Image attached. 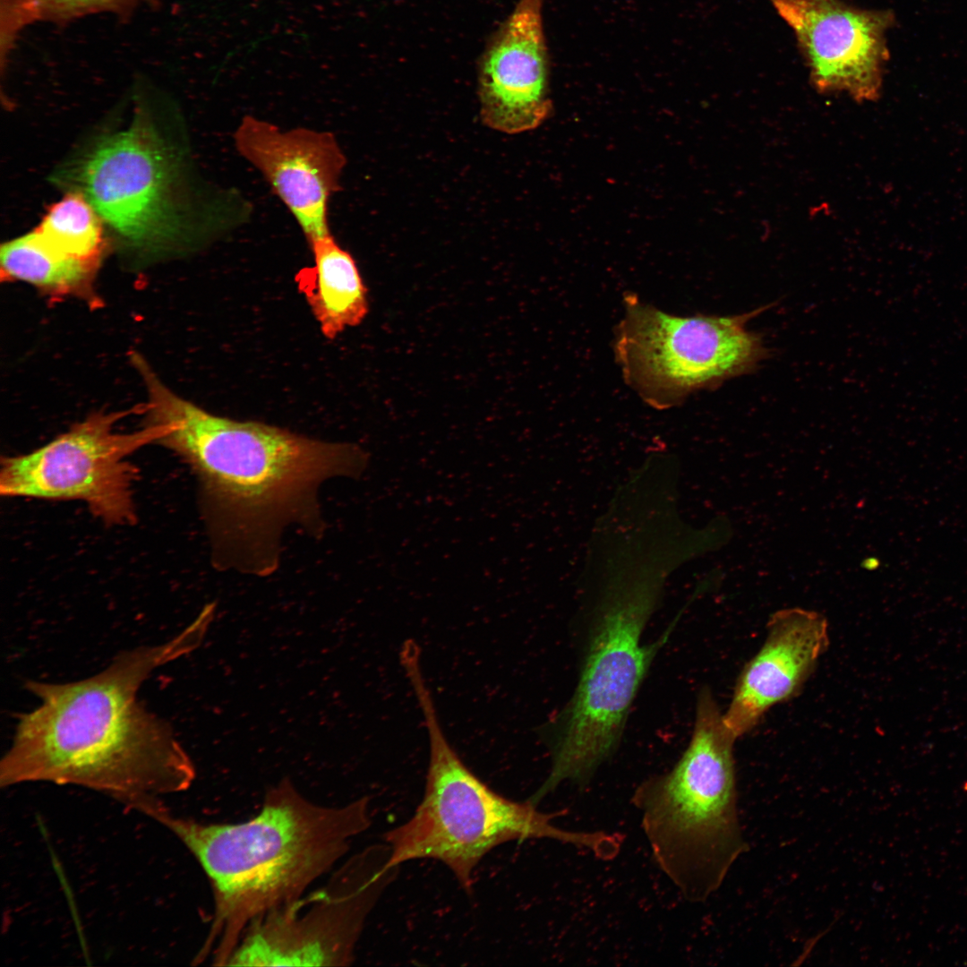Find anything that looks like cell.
<instances>
[{
	"label": "cell",
	"mask_w": 967,
	"mask_h": 967,
	"mask_svg": "<svg viewBox=\"0 0 967 967\" xmlns=\"http://www.w3.org/2000/svg\"><path fill=\"white\" fill-rule=\"evenodd\" d=\"M132 364L147 391V424H161L158 444L196 476L214 568L268 577L279 567L286 530L320 535L323 484L359 479L370 453L256 421L211 414L171 390L138 353Z\"/></svg>",
	"instance_id": "1"
},
{
	"label": "cell",
	"mask_w": 967,
	"mask_h": 967,
	"mask_svg": "<svg viewBox=\"0 0 967 967\" xmlns=\"http://www.w3.org/2000/svg\"><path fill=\"white\" fill-rule=\"evenodd\" d=\"M211 622L201 612L168 641L123 652L84 680H27L24 688L39 705L19 716L0 763V785H76L124 806L190 788L196 776L193 762L171 725L146 709L137 695L155 670L197 649Z\"/></svg>",
	"instance_id": "2"
},
{
	"label": "cell",
	"mask_w": 967,
	"mask_h": 967,
	"mask_svg": "<svg viewBox=\"0 0 967 967\" xmlns=\"http://www.w3.org/2000/svg\"><path fill=\"white\" fill-rule=\"evenodd\" d=\"M690 559L684 540L653 521L617 518L594 526L578 587L590 633L573 697L560 716L551 771L528 798L537 805L564 782L586 785L616 750L632 703L666 639L643 644L670 576Z\"/></svg>",
	"instance_id": "3"
},
{
	"label": "cell",
	"mask_w": 967,
	"mask_h": 967,
	"mask_svg": "<svg viewBox=\"0 0 967 967\" xmlns=\"http://www.w3.org/2000/svg\"><path fill=\"white\" fill-rule=\"evenodd\" d=\"M362 797L326 806L303 795L288 777L267 789L258 814L240 823H207L174 814L161 799L134 809L169 830L204 870L213 915L195 962L226 966L244 929L256 919L304 895L371 826Z\"/></svg>",
	"instance_id": "4"
},
{
	"label": "cell",
	"mask_w": 967,
	"mask_h": 967,
	"mask_svg": "<svg viewBox=\"0 0 967 967\" xmlns=\"http://www.w3.org/2000/svg\"><path fill=\"white\" fill-rule=\"evenodd\" d=\"M424 718L430 757L424 797L414 815L388 831L390 864L432 859L448 867L466 891L483 858L511 841L550 839L587 851L603 860L620 851L622 836L605 831H571L556 826L552 814L527 800L514 801L492 791L460 759L448 742L422 672L420 656L402 660Z\"/></svg>",
	"instance_id": "5"
},
{
	"label": "cell",
	"mask_w": 967,
	"mask_h": 967,
	"mask_svg": "<svg viewBox=\"0 0 967 967\" xmlns=\"http://www.w3.org/2000/svg\"><path fill=\"white\" fill-rule=\"evenodd\" d=\"M728 732L708 689L697 699L690 741L673 767L635 789L630 801L659 869L689 903H704L746 852Z\"/></svg>",
	"instance_id": "6"
},
{
	"label": "cell",
	"mask_w": 967,
	"mask_h": 967,
	"mask_svg": "<svg viewBox=\"0 0 967 967\" xmlns=\"http://www.w3.org/2000/svg\"><path fill=\"white\" fill-rule=\"evenodd\" d=\"M624 301L616 358L625 381L654 408L751 372L766 357L761 338L746 325L772 304L735 316L678 317L632 295Z\"/></svg>",
	"instance_id": "7"
},
{
	"label": "cell",
	"mask_w": 967,
	"mask_h": 967,
	"mask_svg": "<svg viewBox=\"0 0 967 967\" xmlns=\"http://www.w3.org/2000/svg\"><path fill=\"white\" fill-rule=\"evenodd\" d=\"M398 866L390 847L352 856L312 893L253 920L226 966H347L365 920Z\"/></svg>",
	"instance_id": "8"
},
{
	"label": "cell",
	"mask_w": 967,
	"mask_h": 967,
	"mask_svg": "<svg viewBox=\"0 0 967 967\" xmlns=\"http://www.w3.org/2000/svg\"><path fill=\"white\" fill-rule=\"evenodd\" d=\"M143 404L124 411L96 412L30 453L2 459L0 493L6 497L83 501L108 525L136 522L133 486L139 471L129 458L165 435L161 424L120 432L117 423Z\"/></svg>",
	"instance_id": "9"
},
{
	"label": "cell",
	"mask_w": 967,
	"mask_h": 967,
	"mask_svg": "<svg viewBox=\"0 0 967 967\" xmlns=\"http://www.w3.org/2000/svg\"><path fill=\"white\" fill-rule=\"evenodd\" d=\"M173 157L142 122L102 140L80 175L83 195L120 235L139 246L180 232Z\"/></svg>",
	"instance_id": "10"
},
{
	"label": "cell",
	"mask_w": 967,
	"mask_h": 967,
	"mask_svg": "<svg viewBox=\"0 0 967 967\" xmlns=\"http://www.w3.org/2000/svg\"><path fill=\"white\" fill-rule=\"evenodd\" d=\"M792 30L809 79L820 93L844 92L859 102L879 98L889 58L891 10L843 0H768Z\"/></svg>",
	"instance_id": "11"
},
{
	"label": "cell",
	"mask_w": 967,
	"mask_h": 967,
	"mask_svg": "<svg viewBox=\"0 0 967 967\" xmlns=\"http://www.w3.org/2000/svg\"><path fill=\"white\" fill-rule=\"evenodd\" d=\"M241 156L289 210L308 244L331 234L329 204L346 165L336 138L307 128L282 130L246 116L234 134Z\"/></svg>",
	"instance_id": "12"
},
{
	"label": "cell",
	"mask_w": 967,
	"mask_h": 967,
	"mask_svg": "<svg viewBox=\"0 0 967 967\" xmlns=\"http://www.w3.org/2000/svg\"><path fill=\"white\" fill-rule=\"evenodd\" d=\"M543 0H518L488 39L478 64L482 121L515 134L538 126L549 115V56Z\"/></svg>",
	"instance_id": "13"
},
{
	"label": "cell",
	"mask_w": 967,
	"mask_h": 967,
	"mask_svg": "<svg viewBox=\"0 0 967 967\" xmlns=\"http://www.w3.org/2000/svg\"><path fill=\"white\" fill-rule=\"evenodd\" d=\"M828 645V622L818 612L794 607L770 616L765 641L741 670L723 714L735 740L798 693Z\"/></svg>",
	"instance_id": "14"
},
{
	"label": "cell",
	"mask_w": 967,
	"mask_h": 967,
	"mask_svg": "<svg viewBox=\"0 0 967 967\" xmlns=\"http://www.w3.org/2000/svg\"><path fill=\"white\" fill-rule=\"evenodd\" d=\"M313 266L296 277L322 335L334 339L368 312L367 290L353 256L330 234L308 244Z\"/></svg>",
	"instance_id": "15"
},
{
	"label": "cell",
	"mask_w": 967,
	"mask_h": 967,
	"mask_svg": "<svg viewBox=\"0 0 967 967\" xmlns=\"http://www.w3.org/2000/svg\"><path fill=\"white\" fill-rule=\"evenodd\" d=\"M0 260L2 277L7 279L28 283L51 298L98 303L94 283L100 262L64 254L34 230L2 244Z\"/></svg>",
	"instance_id": "16"
},
{
	"label": "cell",
	"mask_w": 967,
	"mask_h": 967,
	"mask_svg": "<svg viewBox=\"0 0 967 967\" xmlns=\"http://www.w3.org/2000/svg\"><path fill=\"white\" fill-rule=\"evenodd\" d=\"M99 218L86 197L73 193L51 206L34 231L64 254L100 262L104 240Z\"/></svg>",
	"instance_id": "17"
},
{
	"label": "cell",
	"mask_w": 967,
	"mask_h": 967,
	"mask_svg": "<svg viewBox=\"0 0 967 967\" xmlns=\"http://www.w3.org/2000/svg\"><path fill=\"white\" fill-rule=\"evenodd\" d=\"M158 3V0H1V38L13 44L20 32L34 22L66 25L99 13L123 19L141 7H155Z\"/></svg>",
	"instance_id": "18"
}]
</instances>
